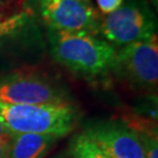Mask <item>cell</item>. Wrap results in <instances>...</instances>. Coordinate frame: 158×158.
Instances as JSON below:
<instances>
[{"instance_id": "6da1fadb", "label": "cell", "mask_w": 158, "mask_h": 158, "mask_svg": "<svg viewBox=\"0 0 158 158\" xmlns=\"http://www.w3.org/2000/svg\"><path fill=\"white\" fill-rule=\"evenodd\" d=\"M52 57L68 70L87 79H97L111 72L117 48L101 36L48 29Z\"/></svg>"}, {"instance_id": "7a4b0ae2", "label": "cell", "mask_w": 158, "mask_h": 158, "mask_svg": "<svg viewBox=\"0 0 158 158\" xmlns=\"http://www.w3.org/2000/svg\"><path fill=\"white\" fill-rule=\"evenodd\" d=\"M82 114L74 103L32 106L0 102V122L11 134H41L62 138L81 121Z\"/></svg>"}, {"instance_id": "3957f363", "label": "cell", "mask_w": 158, "mask_h": 158, "mask_svg": "<svg viewBox=\"0 0 158 158\" xmlns=\"http://www.w3.org/2000/svg\"><path fill=\"white\" fill-rule=\"evenodd\" d=\"M98 35L121 48L157 35V18L147 0H124L116 11L101 19Z\"/></svg>"}, {"instance_id": "277c9868", "label": "cell", "mask_w": 158, "mask_h": 158, "mask_svg": "<svg viewBox=\"0 0 158 158\" xmlns=\"http://www.w3.org/2000/svg\"><path fill=\"white\" fill-rule=\"evenodd\" d=\"M0 102L32 106L73 103L64 85L36 73H12L0 76Z\"/></svg>"}, {"instance_id": "5b68a950", "label": "cell", "mask_w": 158, "mask_h": 158, "mask_svg": "<svg viewBox=\"0 0 158 158\" xmlns=\"http://www.w3.org/2000/svg\"><path fill=\"white\" fill-rule=\"evenodd\" d=\"M111 72L135 89L156 91L158 85L157 35L117 48Z\"/></svg>"}, {"instance_id": "8992f818", "label": "cell", "mask_w": 158, "mask_h": 158, "mask_svg": "<svg viewBox=\"0 0 158 158\" xmlns=\"http://www.w3.org/2000/svg\"><path fill=\"white\" fill-rule=\"evenodd\" d=\"M47 28L97 35L101 17L90 0H38Z\"/></svg>"}, {"instance_id": "52a82bcc", "label": "cell", "mask_w": 158, "mask_h": 158, "mask_svg": "<svg viewBox=\"0 0 158 158\" xmlns=\"http://www.w3.org/2000/svg\"><path fill=\"white\" fill-rule=\"evenodd\" d=\"M81 134L111 158H145L137 132L123 121L90 119Z\"/></svg>"}, {"instance_id": "ba28073f", "label": "cell", "mask_w": 158, "mask_h": 158, "mask_svg": "<svg viewBox=\"0 0 158 158\" xmlns=\"http://www.w3.org/2000/svg\"><path fill=\"white\" fill-rule=\"evenodd\" d=\"M34 25L33 0H0V46L23 39Z\"/></svg>"}, {"instance_id": "9c48e42d", "label": "cell", "mask_w": 158, "mask_h": 158, "mask_svg": "<svg viewBox=\"0 0 158 158\" xmlns=\"http://www.w3.org/2000/svg\"><path fill=\"white\" fill-rule=\"evenodd\" d=\"M57 139L41 134H12L7 158H45Z\"/></svg>"}, {"instance_id": "30bf717a", "label": "cell", "mask_w": 158, "mask_h": 158, "mask_svg": "<svg viewBox=\"0 0 158 158\" xmlns=\"http://www.w3.org/2000/svg\"><path fill=\"white\" fill-rule=\"evenodd\" d=\"M69 150L73 158H111L101 149H98L83 134L74 136L69 145Z\"/></svg>"}, {"instance_id": "8fae6325", "label": "cell", "mask_w": 158, "mask_h": 158, "mask_svg": "<svg viewBox=\"0 0 158 158\" xmlns=\"http://www.w3.org/2000/svg\"><path fill=\"white\" fill-rule=\"evenodd\" d=\"M135 130V129H134ZM142 142L145 158H158L157 134L148 132L147 130H135Z\"/></svg>"}, {"instance_id": "7c38bea8", "label": "cell", "mask_w": 158, "mask_h": 158, "mask_svg": "<svg viewBox=\"0 0 158 158\" xmlns=\"http://www.w3.org/2000/svg\"><path fill=\"white\" fill-rule=\"evenodd\" d=\"M124 0H96L97 7L101 13L104 15L110 14L111 12L116 11L119 6L123 4Z\"/></svg>"}, {"instance_id": "4fadbf2b", "label": "cell", "mask_w": 158, "mask_h": 158, "mask_svg": "<svg viewBox=\"0 0 158 158\" xmlns=\"http://www.w3.org/2000/svg\"><path fill=\"white\" fill-rule=\"evenodd\" d=\"M12 134L5 128V125L0 122V143H5V144H10L11 141Z\"/></svg>"}, {"instance_id": "5bb4252c", "label": "cell", "mask_w": 158, "mask_h": 158, "mask_svg": "<svg viewBox=\"0 0 158 158\" xmlns=\"http://www.w3.org/2000/svg\"><path fill=\"white\" fill-rule=\"evenodd\" d=\"M8 145L5 143H0V158H7L8 156Z\"/></svg>"}, {"instance_id": "9a60e30c", "label": "cell", "mask_w": 158, "mask_h": 158, "mask_svg": "<svg viewBox=\"0 0 158 158\" xmlns=\"http://www.w3.org/2000/svg\"><path fill=\"white\" fill-rule=\"evenodd\" d=\"M57 158H60V157H57Z\"/></svg>"}]
</instances>
